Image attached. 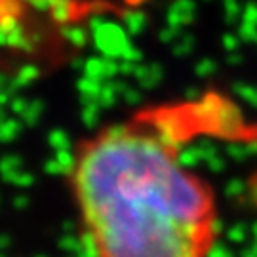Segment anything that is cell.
I'll return each mask as SVG.
<instances>
[{
	"instance_id": "cell-11",
	"label": "cell",
	"mask_w": 257,
	"mask_h": 257,
	"mask_svg": "<svg viewBox=\"0 0 257 257\" xmlns=\"http://www.w3.org/2000/svg\"><path fill=\"white\" fill-rule=\"evenodd\" d=\"M52 2L54 0H31L29 6L37 12H50L52 10Z\"/></svg>"
},
{
	"instance_id": "cell-4",
	"label": "cell",
	"mask_w": 257,
	"mask_h": 257,
	"mask_svg": "<svg viewBox=\"0 0 257 257\" xmlns=\"http://www.w3.org/2000/svg\"><path fill=\"white\" fill-rule=\"evenodd\" d=\"M76 14V4L74 0H54L52 2V10H50V16L54 19L57 25H69L71 19Z\"/></svg>"
},
{
	"instance_id": "cell-2",
	"label": "cell",
	"mask_w": 257,
	"mask_h": 257,
	"mask_svg": "<svg viewBox=\"0 0 257 257\" xmlns=\"http://www.w3.org/2000/svg\"><path fill=\"white\" fill-rule=\"evenodd\" d=\"M90 35L93 38L95 48L101 50L103 54H120L128 48L126 29L118 23H114V21H109V19H105L101 25L93 29Z\"/></svg>"
},
{
	"instance_id": "cell-8",
	"label": "cell",
	"mask_w": 257,
	"mask_h": 257,
	"mask_svg": "<svg viewBox=\"0 0 257 257\" xmlns=\"http://www.w3.org/2000/svg\"><path fill=\"white\" fill-rule=\"evenodd\" d=\"M21 14V2L18 0H0V19L18 16Z\"/></svg>"
},
{
	"instance_id": "cell-5",
	"label": "cell",
	"mask_w": 257,
	"mask_h": 257,
	"mask_svg": "<svg viewBox=\"0 0 257 257\" xmlns=\"http://www.w3.org/2000/svg\"><path fill=\"white\" fill-rule=\"evenodd\" d=\"M59 35L69 44H73L74 48H84L86 42H88V37H90V31H88V27H82L78 23H69V25L59 27Z\"/></svg>"
},
{
	"instance_id": "cell-1",
	"label": "cell",
	"mask_w": 257,
	"mask_h": 257,
	"mask_svg": "<svg viewBox=\"0 0 257 257\" xmlns=\"http://www.w3.org/2000/svg\"><path fill=\"white\" fill-rule=\"evenodd\" d=\"M215 139L257 145L236 103L217 92L136 110L84 138L69 185L95 257H211L221 229L213 185L185 149Z\"/></svg>"
},
{
	"instance_id": "cell-13",
	"label": "cell",
	"mask_w": 257,
	"mask_h": 257,
	"mask_svg": "<svg viewBox=\"0 0 257 257\" xmlns=\"http://www.w3.org/2000/svg\"><path fill=\"white\" fill-rule=\"evenodd\" d=\"M204 2H211V0H204Z\"/></svg>"
},
{
	"instance_id": "cell-12",
	"label": "cell",
	"mask_w": 257,
	"mask_h": 257,
	"mask_svg": "<svg viewBox=\"0 0 257 257\" xmlns=\"http://www.w3.org/2000/svg\"><path fill=\"white\" fill-rule=\"evenodd\" d=\"M18 2H21V4H23V2H27V4H29V2H31V0H18Z\"/></svg>"
},
{
	"instance_id": "cell-6",
	"label": "cell",
	"mask_w": 257,
	"mask_h": 257,
	"mask_svg": "<svg viewBox=\"0 0 257 257\" xmlns=\"http://www.w3.org/2000/svg\"><path fill=\"white\" fill-rule=\"evenodd\" d=\"M122 23H124V29L128 31L130 35H139L143 33L145 27H147L149 19L143 12H138V10H128L122 14Z\"/></svg>"
},
{
	"instance_id": "cell-7",
	"label": "cell",
	"mask_w": 257,
	"mask_h": 257,
	"mask_svg": "<svg viewBox=\"0 0 257 257\" xmlns=\"http://www.w3.org/2000/svg\"><path fill=\"white\" fill-rule=\"evenodd\" d=\"M242 202L246 204V208L257 213V168L251 170V174L244 179L242 187Z\"/></svg>"
},
{
	"instance_id": "cell-10",
	"label": "cell",
	"mask_w": 257,
	"mask_h": 257,
	"mask_svg": "<svg viewBox=\"0 0 257 257\" xmlns=\"http://www.w3.org/2000/svg\"><path fill=\"white\" fill-rule=\"evenodd\" d=\"M242 16H244V21L257 25V2H255V0H251V2H248V4L244 6V10H242Z\"/></svg>"
},
{
	"instance_id": "cell-9",
	"label": "cell",
	"mask_w": 257,
	"mask_h": 257,
	"mask_svg": "<svg viewBox=\"0 0 257 257\" xmlns=\"http://www.w3.org/2000/svg\"><path fill=\"white\" fill-rule=\"evenodd\" d=\"M242 10H244V6H240L238 0H223V12H225L229 21L238 18L242 14Z\"/></svg>"
},
{
	"instance_id": "cell-3",
	"label": "cell",
	"mask_w": 257,
	"mask_h": 257,
	"mask_svg": "<svg viewBox=\"0 0 257 257\" xmlns=\"http://www.w3.org/2000/svg\"><path fill=\"white\" fill-rule=\"evenodd\" d=\"M194 14H196V4L194 0H174L168 8V23L174 25V27H179V25H185V23H191L194 19Z\"/></svg>"
}]
</instances>
